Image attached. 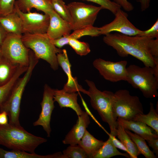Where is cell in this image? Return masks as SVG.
<instances>
[{"mask_svg": "<svg viewBox=\"0 0 158 158\" xmlns=\"http://www.w3.org/2000/svg\"><path fill=\"white\" fill-rule=\"evenodd\" d=\"M28 66H19L14 75L6 84L0 86V105L8 98L18 80L27 70Z\"/></svg>", "mask_w": 158, "mask_h": 158, "instance_id": "d4e9b609", "label": "cell"}, {"mask_svg": "<svg viewBox=\"0 0 158 158\" xmlns=\"http://www.w3.org/2000/svg\"><path fill=\"white\" fill-rule=\"evenodd\" d=\"M126 60L114 62L107 61L101 58L97 59L93 65L100 75L106 80L112 82L121 80L127 81L128 72Z\"/></svg>", "mask_w": 158, "mask_h": 158, "instance_id": "8fae6325", "label": "cell"}, {"mask_svg": "<svg viewBox=\"0 0 158 158\" xmlns=\"http://www.w3.org/2000/svg\"><path fill=\"white\" fill-rule=\"evenodd\" d=\"M116 136L128 150L131 158H137L140 154L137 146L127 133L123 125L118 122Z\"/></svg>", "mask_w": 158, "mask_h": 158, "instance_id": "7402d4cb", "label": "cell"}, {"mask_svg": "<svg viewBox=\"0 0 158 158\" xmlns=\"http://www.w3.org/2000/svg\"><path fill=\"white\" fill-rule=\"evenodd\" d=\"M110 134L111 137L112 141L114 146L116 148H118L125 151L129 154V152L128 150L122 142L120 141L119 140L116 139V137L112 136L111 135L110 133Z\"/></svg>", "mask_w": 158, "mask_h": 158, "instance_id": "f35d334b", "label": "cell"}, {"mask_svg": "<svg viewBox=\"0 0 158 158\" xmlns=\"http://www.w3.org/2000/svg\"><path fill=\"white\" fill-rule=\"evenodd\" d=\"M92 2L102 6L103 9H107L114 15L121 7L111 0H85Z\"/></svg>", "mask_w": 158, "mask_h": 158, "instance_id": "d6a6232c", "label": "cell"}, {"mask_svg": "<svg viewBox=\"0 0 158 158\" xmlns=\"http://www.w3.org/2000/svg\"><path fill=\"white\" fill-rule=\"evenodd\" d=\"M55 11L63 19L71 23V19L67 5L63 0H50Z\"/></svg>", "mask_w": 158, "mask_h": 158, "instance_id": "f546056e", "label": "cell"}, {"mask_svg": "<svg viewBox=\"0 0 158 158\" xmlns=\"http://www.w3.org/2000/svg\"><path fill=\"white\" fill-rule=\"evenodd\" d=\"M53 95L54 101L58 103L61 108H71L78 116L82 114L83 111L77 102L78 93L67 92L63 89H53Z\"/></svg>", "mask_w": 158, "mask_h": 158, "instance_id": "e0dca14e", "label": "cell"}, {"mask_svg": "<svg viewBox=\"0 0 158 158\" xmlns=\"http://www.w3.org/2000/svg\"><path fill=\"white\" fill-rule=\"evenodd\" d=\"M0 23L8 33L22 35L21 20L14 9L12 13L0 16Z\"/></svg>", "mask_w": 158, "mask_h": 158, "instance_id": "d6986e66", "label": "cell"}, {"mask_svg": "<svg viewBox=\"0 0 158 158\" xmlns=\"http://www.w3.org/2000/svg\"><path fill=\"white\" fill-rule=\"evenodd\" d=\"M61 152L46 155H41L35 153L18 150H6L0 147V158H61Z\"/></svg>", "mask_w": 158, "mask_h": 158, "instance_id": "44dd1931", "label": "cell"}, {"mask_svg": "<svg viewBox=\"0 0 158 158\" xmlns=\"http://www.w3.org/2000/svg\"><path fill=\"white\" fill-rule=\"evenodd\" d=\"M109 138L94 156L93 158H109L117 155L130 158L127 153H122L118 150L114 145L110 134Z\"/></svg>", "mask_w": 158, "mask_h": 158, "instance_id": "cb8c5ba5", "label": "cell"}, {"mask_svg": "<svg viewBox=\"0 0 158 158\" xmlns=\"http://www.w3.org/2000/svg\"><path fill=\"white\" fill-rule=\"evenodd\" d=\"M22 35L8 34L1 44L2 55L12 63L28 67L29 63L30 49L23 44Z\"/></svg>", "mask_w": 158, "mask_h": 158, "instance_id": "ba28073f", "label": "cell"}, {"mask_svg": "<svg viewBox=\"0 0 158 158\" xmlns=\"http://www.w3.org/2000/svg\"><path fill=\"white\" fill-rule=\"evenodd\" d=\"M3 58V57L1 45L0 44V60Z\"/></svg>", "mask_w": 158, "mask_h": 158, "instance_id": "ee69618b", "label": "cell"}, {"mask_svg": "<svg viewBox=\"0 0 158 158\" xmlns=\"http://www.w3.org/2000/svg\"><path fill=\"white\" fill-rule=\"evenodd\" d=\"M103 40L105 44L114 49L119 56L124 57L130 55L141 61L145 66L152 68L155 66V61L149 47L151 39L116 33L105 35Z\"/></svg>", "mask_w": 158, "mask_h": 158, "instance_id": "6da1fadb", "label": "cell"}, {"mask_svg": "<svg viewBox=\"0 0 158 158\" xmlns=\"http://www.w3.org/2000/svg\"><path fill=\"white\" fill-rule=\"evenodd\" d=\"M38 59L30 50L29 63L27 70L23 77L18 80L6 100L0 105V112L5 111L6 112L9 117V124L20 126L19 118L22 95Z\"/></svg>", "mask_w": 158, "mask_h": 158, "instance_id": "3957f363", "label": "cell"}, {"mask_svg": "<svg viewBox=\"0 0 158 158\" xmlns=\"http://www.w3.org/2000/svg\"></svg>", "mask_w": 158, "mask_h": 158, "instance_id": "f6af8a7d", "label": "cell"}, {"mask_svg": "<svg viewBox=\"0 0 158 158\" xmlns=\"http://www.w3.org/2000/svg\"><path fill=\"white\" fill-rule=\"evenodd\" d=\"M8 33L0 23V44H2Z\"/></svg>", "mask_w": 158, "mask_h": 158, "instance_id": "b9f144b4", "label": "cell"}, {"mask_svg": "<svg viewBox=\"0 0 158 158\" xmlns=\"http://www.w3.org/2000/svg\"><path fill=\"white\" fill-rule=\"evenodd\" d=\"M15 3L19 10L24 13L30 11L35 8L49 14L54 10L50 0H17Z\"/></svg>", "mask_w": 158, "mask_h": 158, "instance_id": "ac0fdd59", "label": "cell"}, {"mask_svg": "<svg viewBox=\"0 0 158 158\" xmlns=\"http://www.w3.org/2000/svg\"><path fill=\"white\" fill-rule=\"evenodd\" d=\"M87 155L84 150L78 145H70L63 151L61 158H87Z\"/></svg>", "mask_w": 158, "mask_h": 158, "instance_id": "4dcf8cb0", "label": "cell"}, {"mask_svg": "<svg viewBox=\"0 0 158 158\" xmlns=\"http://www.w3.org/2000/svg\"><path fill=\"white\" fill-rule=\"evenodd\" d=\"M137 36L146 37L150 39L158 38V19L150 28L146 30H142L141 32Z\"/></svg>", "mask_w": 158, "mask_h": 158, "instance_id": "e575fe53", "label": "cell"}, {"mask_svg": "<svg viewBox=\"0 0 158 158\" xmlns=\"http://www.w3.org/2000/svg\"><path fill=\"white\" fill-rule=\"evenodd\" d=\"M125 130L137 146L140 154L146 158H157L153 151L150 150L144 138L135 133H132L129 130L125 129Z\"/></svg>", "mask_w": 158, "mask_h": 158, "instance_id": "4316f807", "label": "cell"}, {"mask_svg": "<svg viewBox=\"0 0 158 158\" xmlns=\"http://www.w3.org/2000/svg\"><path fill=\"white\" fill-rule=\"evenodd\" d=\"M68 35L63 36L55 39H51L52 43L56 47L61 49L65 45L68 44L70 39Z\"/></svg>", "mask_w": 158, "mask_h": 158, "instance_id": "d590c367", "label": "cell"}, {"mask_svg": "<svg viewBox=\"0 0 158 158\" xmlns=\"http://www.w3.org/2000/svg\"><path fill=\"white\" fill-rule=\"evenodd\" d=\"M68 44L80 56L86 55L90 51V45L88 43L81 42L78 39L70 38Z\"/></svg>", "mask_w": 158, "mask_h": 158, "instance_id": "1f68e13d", "label": "cell"}, {"mask_svg": "<svg viewBox=\"0 0 158 158\" xmlns=\"http://www.w3.org/2000/svg\"><path fill=\"white\" fill-rule=\"evenodd\" d=\"M113 20L99 28L100 35L117 32L126 35L133 36L140 34L142 30L135 27L128 19V14L120 8L114 14Z\"/></svg>", "mask_w": 158, "mask_h": 158, "instance_id": "7c38bea8", "label": "cell"}, {"mask_svg": "<svg viewBox=\"0 0 158 158\" xmlns=\"http://www.w3.org/2000/svg\"><path fill=\"white\" fill-rule=\"evenodd\" d=\"M50 21L46 33L51 39L70 34L72 30L71 23L64 20L54 10L49 14Z\"/></svg>", "mask_w": 158, "mask_h": 158, "instance_id": "5bb4252c", "label": "cell"}, {"mask_svg": "<svg viewBox=\"0 0 158 158\" xmlns=\"http://www.w3.org/2000/svg\"><path fill=\"white\" fill-rule=\"evenodd\" d=\"M53 89L47 84L44 87L42 100L40 104L42 110L38 119L35 122L34 126H42L49 137L51 132L50 122L52 111L54 108L53 98Z\"/></svg>", "mask_w": 158, "mask_h": 158, "instance_id": "4fadbf2b", "label": "cell"}, {"mask_svg": "<svg viewBox=\"0 0 158 158\" xmlns=\"http://www.w3.org/2000/svg\"><path fill=\"white\" fill-rule=\"evenodd\" d=\"M19 66L11 63L3 57L0 60V86L11 80Z\"/></svg>", "mask_w": 158, "mask_h": 158, "instance_id": "484cf974", "label": "cell"}, {"mask_svg": "<svg viewBox=\"0 0 158 158\" xmlns=\"http://www.w3.org/2000/svg\"><path fill=\"white\" fill-rule=\"evenodd\" d=\"M7 116V113L5 111L0 112V125H5L8 123Z\"/></svg>", "mask_w": 158, "mask_h": 158, "instance_id": "60d3db41", "label": "cell"}, {"mask_svg": "<svg viewBox=\"0 0 158 158\" xmlns=\"http://www.w3.org/2000/svg\"><path fill=\"white\" fill-rule=\"evenodd\" d=\"M85 81L89 87L86 94L90 98L92 107L97 111L102 120L108 124L110 134L116 137L118 123L114 116L113 108L114 93L107 90L101 91L97 88L93 81L88 80Z\"/></svg>", "mask_w": 158, "mask_h": 158, "instance_id": "277c9868", "label": "cell"}, {"mask_svg": "<svg viewBox=\"0 0 158 158\" xmlns=\"http://www.w3.org/2000/svg\"><path fill=\"white\" fill-rule=\"evenodd\" d=\"M151 0H138V1L140 4L141 9L142 11L148 8L150 6Z\"/></svg>", "mask_w": 158, "mask_h": 158, "instance_id": "7bdbcfd3", "label": "cell"}, {"mask_svg": "<svg viewBox=\"0 0 158 158\" xmlns=\"http://www.w3.org/2000/svg\"><path fill=\"white\" fill-rule=\"evenodd\" d=\"M15 0H0V16H5L13 12Z\"/></svg>", "mask_w": 158, "mask_h": 158, "instance_id": "836d02e7", "label": "cell"}, {"mask_svg": "<svg viewBox=\"0 0 158 158\" xmlns=\"http://www.w3.org/2000/svg\"><path fill=\"white\" fill-rule=\"evenodd\" d=\"M112 106L116 119L119 117L133 121L136 116L144 114L143 105L139 97L131 95L127 90H119L114 93Z\"/></svg>", "mask_w": 158, "mask_h": 158, "instance_id": "52a82bcc", "label": "cell"}, {"mask_svg": "<svg viewBox=\"0 0 158 158\" xmlns=\"http://www.w3.org/2000/svg\"><path fill=\"white\" fill-rule=\"evenodd\" d=\"M149 145L153 149V152L155 153L156 156L158 155V138L146 140Z\"/></svg>", "mask_w": 158, "mask_h": 158, "instance_id": "ab89813d", "label": "cell"}, {"mask_svg": "<svg viewBox=\"0 0 158 158\" xmlns=\"http://www.w3.org/2000/svg\"><path fill=\"white\" fill-rule=\"evenodd\" d=\"M149 47L150 54L154 59L158 58V38L150 40Z\"/></svg>", "mask_w": 158, "mask_h": 158, "instance_id": "8d00e7d4", "label": "cell"}, {"mask_svg": "<svg viewBox=\"0 0 158 158\" xmlns=\"http://www.w3.org/2000/svg\"><path fill=\"white\" fill-rule=\"evenodd\" d=\"M100 35L99 28L90 25L84 28L74 30L73 32L68 35L69 39H78L85 35L92 37Z\"/></svg>", "mask_w": 158, "mask_h": 158, "instance_id": "f1b7e54d", "label": "cell"}, {"mask_svg": "<svg viewBox=\"0 0 158 158\" xmlns=\"http://www.w3.org/2000/svg\"><path fill=\"white\" fill-rule=\"evenodd\" d=\"M67 5L71 17L72 30L93 25L98 14L103 8L100 6L73 2Z\"/></svg>", "mask_w": 158, "mask_h": 158, "instance_id": "9c48e42d", "label": "cell"}, {"mask_svg": "<svg viewBox=\"0 0 158 158\" xmlns=\"http://www.w3.org/2000/svg\"><path fill=\"white\" fill-rule=\"evenodd\" d=\"M127 69V82L134 88L139 89L145 97L152 98L158 96V80L154 75L152 68L131 64Z\"/></svg>", "mask_w": 158, "mask_h": 158, "instance_id": "8992f818", "label": "cell"}, {"mask_svg": "<svg viewBox=\"0 0 158 158\" xmlns=\"http://www.w3.org/2000/svg\"><path fill=\"white\" fill-rule=\"evenodd\" d=\"M47 141L28 132L21 126L9 123L0 125V145L12 150L35 153L37 147Z\"/></svg>", "mask_w": 158, "mask_h": 158, "instance_id": "7a4b0ae2", "label": "cell"}, {"mask_svg": "<svg viewBox=\"0 0 158 158\" xmlns=\"http://www.w3.org/2000/svg\"><path fill=\"white\" fill-rule=\"evenodd\" d=\"M117 121L125 129L132 131L146 140L158 138V134L152 128L141 122L126 120L118 117Z\"/></svg>", "mask_w": 158, "mask_h": 158, "instance_id": "2e32d148", "label": "cell"}, {"mask_svg": "<svg viewBox=\"0 0 158 158\" xmlns=\"http://www.w3.org/2000/svg\"><path fill=\"white\" fill-rule=\"evenodd\" d=\"M14 9L21 20L22 34L46 33L50 21L49 14L30 11L23 12L19 10L15 3Z\"/></svg>", "mask_w": 158, "mask_h": 158, "instance_id": "30bf717a", "label": "cell"}, {"mask_svg": "<svg viewBox=\"0 0 158 158\" xmlns=\"http://www.w3.org/2000/svg\"><path fill=\"white\" fill-rule=\"evenodd\" d=\"M21 39L25 46L32 51L37 58L46 61L53 70L58 69L57 54L61 52L62 50L52 43L46 33L24 34Z\"/></svg>", "mask_w": 158, "mask_h": 158, "instance_id": "5b68a950", "label": "cell"}, {"mask_svg": "<svg viewBox=\"0 0 158 158\" xmlns=\"http://www.w3.org/2000/svg\"><path fill=\"white\" fill-rule=\"evenodd\" d=\"M150 111L147 114H140L137 115L133 121H139L143 123L154 130L158 134V103L154 109V104L150 102Z\"/></svg>", "mask_w": 158, "mask_h": 158, "instance_id": "603a6c76", "label": "cell"}, {"mask_svg": "<svg viewBox=\"0 0 158 158\" xmlns=\"http://www.w3.org/2000/svg\"><path fill=\"white\" fill-rule=\"evenodd\" d=\"M90 123L88 113L83 111L82 114L78 116L76 123L66 135L62 141L63 143L72 146L78 145Z\"/></svg>", "mask_w": 158, "mask_h": 158, "instance_id": "9a60e30c", "label": "cell"}, {"mask_svg": "<svg viewBox=\"0 0 158 158\" xmlns=\"http://www.w3.org/2000/svg\"><path fill=\"white\" fill-rule=\"evenodd\" d=\"M57 58L59 65L62 68L68 77L67 82L75 80L77 78L72 76L71 71V65L69 62L67 52L65 49L57 54Z\"/></svg>", "mask_w": 158, "mask_h": 158, "instance_id": "83f0119b", "label": "cell"}, {"mask_svg": "<svg viewBox=\"0 0 158 158\" xmlns=\"http://www.w3.org/2000/svg\"><path fill=\"white\" fill-rule=\"evenodd\" d=\"M104 142L96 138L86 130L78 145L84 150L88 158H93Z\"/></svg>", "mask_w": 158, "mask_h": 158, "instance_id": "ffe728a7", "label": "cell"}, {"mask_svg": "<svg viewBox=\"0 0 158 158\" xmlns=\"http://www.w3.org/2000/svg\"><path fill=\"white\" fill-rule=\"evenodd\" d=\"M113 1L126 11H130L134 9L133 5L127 0H113Z\"/></svg>", "mask_w": 158, "mask_h": 158, "instance_id": "74e56055", "label": "cell"}]
</instances>
